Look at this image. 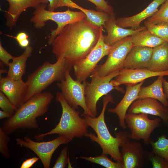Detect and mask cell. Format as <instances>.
Masks as SVG:
<instances>
[{"label":"cell","instance_id":"obj_1","mask_svg":"<svg viewBox=\"0 0 168 168\" xmlns=\"http://www.w3.org/2000/svg\"><path fill=\"white\" fill-rule=\"evenodd\" d=\"M103 26L92 25L86 17L68 24L53 40L52 52L57 58H63L71 68L86 57L96 44Z\"/></svg>","mask_w":168,"mask_h":168},{"label":"cell","instance_id":"obj_2","mask_svg":"<svg viewBox=\"0 0 168 168\" xmlns=\"http://www.w3.org/2000/svg\"><path fill=\"white\" fill-rule=\"evenodd\" d=\"M102 100V110L98 117H92L89 115L83 116L88 126L93 129L97 136L94 133H88L85 136L97 143L102 149V153L109 155L114 161L123 164L119 147L130 140V133L127 131H121L114 133L115 137L112 135L105 123V114L108 104H114L115 102L110 94L104 96Z\"/></svg>","mask_w":168,"mask_h":168},{"label":"cell","instance_id":"obj_3","mask_svg":"<svg viewBox=\"0 0 168 168\" xmlns=\"http://www.w3.org/2000/svg\"><path fill=\"white\" fill-rule=\"evenodd\" d=\"M54 97L52 93L47 91L33 96L17 109L12 117L3 122L1 127L2 130L9 135L20 129L39 128L37 118L48 111Z\"/></svg>","mask_w":168,"mask_h":168},{"label":"cell","instance_id":"obj_4","mask_svg":"<svg viewBox=\"0 0 168 168\" xmlns=\"http://www.w3.org/2000/svg\"><path fill=\"white\" fill-rule=\"evenodd\" d=\"M55 100L60 103L62 108V114L59 123L50 131L35 135V139L40 141L46 136L57 134L72 141L75 138H81L85 136L88 133V126L84 118L80 116L79 112L67 103L61 92H57Z\"/></svg>","mask_w":168,"mask_h":168},{"label":"cell","instance_id":"obj_5","mask_svg":"<svg viewBox=\"0 0 168 168\" xmlns=\"http://www.w3.org/2000/svg\"><path fill=\"white\" fill-rule=\"evenodd\" d=\"M71 69L63 58H59L54 63L45 62L28 75L26 82L27 90L25 102L33 96L41 93L54 82L64 79L66 72Z\"/></svg>","mask_w":168,"mask_h":168},{"label":"cell","instance_id":"obj_6","mask_svg":"<svg viewBox=\"0 0 168 168\" xmlns=\"http://www.w3.org/2000/svg\"><path fill=\"white\" fill-rule=\"evenodd\" d=\"M46 4L41 3L35 8L30 21L34 24V27L41 29L49 20L54 21L57 24V27L52 30L49 37L48 43L52 44L53 42L60 30L66 25L81 20L86 17V14L82 11H73L69 8L63 12H55L45 9Z\"/></svg>","mask_w":168,"mask_h":168},{"label":"cell","instance_id":"obj_7","mask_svg":"<svg viewBox=\"0 0 168 168\" xmlns=\"http://www.w3.org/2000/svg\"><path fill=\"white\" fill-rule=\"evenodd\" d=\"M119 71L112 72L104 77L98 74L96 68L90 77L91 80L87 83L85 88L86 101L90 116L96 117L97 114V104L102 96L114 89L123 91V89L114 85L112 79L118 74Z\"/></svg>","mask_w":168,"mask_h":168},{"label":"cell","instance_id":"obj_8","mask_svg":"<svg viewBox=\"0 0 168 168\" xmlns=\"http://www.w3.org/2000/svg\"><path fill=\"white\" fill-rule=\"evenodd\" d=\"M103 29L96 44L84 58L76 62L73 68L76 80L82 82L86 81L96 68L97 64L104 57L108 55L111 45L106 44L104 41Z\"/></svg>","mask_w":168,"mask_h":168},{"label":"cell","instance_id":"obj_9","mask_svg":"<svg viewBox=\"0 0 168 168\" xmlns=\"http://www.w3.org/2000/svg\"><path fill=\"white\" fill-rule=\"evenodd\" d=\"M134 46L131 36L123 38L111 45L105 62L96 68L98 75L104 77L124 68V63L128 54Z\"/></svg>","mask_w":168,"mask_h":168},{"label":"cell","instance_id":"obj_10","mask_svg":"<svg viewBox=\"0 0 168 168\" xmlns=\"http://www.w3.org/2000/svg\"><path fill=\"white\" fill-rule=\"evenodd\" d=\"M70 71L66 72L65 78L57 83V86L61 90L63 96L71 106L77 109L80 106L83 110L82 116H90L85 96V88L88 82L86 81L81 82L74 80L70 74Z\"/></svg>","mask_w":168,"mask_h":168},{"label":"cell","instance_id":"obj_11","mask_svg":"<svg viewBox=\"0 0 168 168\" xmlns=\"http://www.w3.org/2000/svg\"><path fill=\"white\" fill-rule=\"evenodd\" d=\"M148 114L143 113H127L125 122L130 130L131 139L143 140L145 145L150 144L151 135L152 132L160 124L162 119L159 117L154 119L148 118Z\"/></svg>","mask_w":168,"mask_h":168},{"label":"cell","instance_id":"obj_12","mask_svg":"<svg viewBox=\"0 0 168 168\" xmlns=\"http://www.w3.org/2000/svg\"><path fill=\"white\" fill-rule=\"evenodd\" d=\"M70 141L68 138L61 136L47 142L35 141L27 136L23 139H16L17 145L28 148L34 152L41 160L44 168L50 167L52 156L56 149L60 145L67 144Z\"/></svg>","mask_w":168,"mask_h":168},{"label":"cell","instance_id":"obj_13","mask_svg":"<svg viewBox=\"0 0 168 168\" xmlns=\"http://www.w3.org/2000/svg\"><path fill=\"white\" fill-rule=\"evenodd\" d=\"M128 113H143L160 118L168 125V107L158 100L151 98L137 99L132 104L128 110Z\"/></svg>","mask_w":168,"mask_h":168},{"label":"cell","instance_id":"obj_14","mask_svg":"<svg viewBox=\"0 0 168 168\" xmlns=\"http://www.w3.org/2000/svg\"><path fill=\"white\" fill-rule=\"evenodd\" d=\"M27 90L26 82L14 80L8 76L1 77L0 90L18 109L25 102Z\"/></svg>","mask_w":168,"mask_h":168},{"label":"cell","instance_id":"obj_15","mask_svg":"<svg viewBox=\"0 0 168 168\" xmlns=\"http://www.w3.org/2000/svg\"><path fill=\"white\" fill-rule=\"evenodd\" d=\"M168 76V70L161 72H154L147 68L133 69L123 68L119 72L115 79L112 80L117 87L121 84L126 86L133 85L151 77Z\"/></svg>","mask_w":168,"mask_h":168},{"label":"cell","instance_id":"obj_16","mask_svg":"<svg viewBox=\"0 0 168 168\" xmlns=\"http://www.w3.org/2000/svg\"><path fill=\"white\" fill-rule=\"evenodd\" d=\"M121 147V153L124 168H139L144 163L145 151L140 143L129 140Z\"/></svg>","mask_w":168,"mask_h":168},{"label":"cell","instance_id":"obj_17","mask_svg":"<svg viewBox=\"0 0 168 168\" xmlns=\"http://www.w3.org/2000/svg\"><path fill=\"white\" fill-rule=\"evenodd\" d=\"M144 81L133 85L126 86L125 94L120 101L114 108L108 110L109 112L114 113L118 116L120 126L124 129L127 127L125 117L128 108L136 100L142 86Z\"/></svg>","mask_w":168,"mask_h":168},{"label":"cell","instance_id":"obj_18","mask_svg":"<svg viewBox=\"0 0 168 168\" xmlns=\"http://www.w3.org/2000/svg\"><path fill=\"white\" fill-rule=\"evenodd\" d=\"M152 52L153 48L133 46L127 56L124 68H147L151 63Z\"/></svg>","mask_w":168,"mask_h":168},{"label":"cell","instance_id":"obj_19","mask_svg":"<svg viewBox=\"0 0 168 168\" xmlns=\"http://www.w3.org/2000/svg\"><path fill=\"white\" fill-rule=\"evenodd\" d=\"M6 0L9 3L8 10L5 11L6 25L11 29L16 26L21 14L27 8L32 7L35 9L41 3H48L46 0Z\"/></svg>","mask_w":168,"mask_h":168},{"label":"cell","instance_id":"obj_20","mask_svg":"<svg viewBox=\"0 0 168 168\" xmlns=\"http://www.w3.org/2000/svg\"><path fill=\"white\" fill-rule=\"evenodd\" d=\"M103 27L107 33V35L104 36V42L110 46L123 38L132 36L139 31L147 29L145 26L135 30L122 28L117 24L114 13L110 14L109 19L105 22Z\"/></svg>","mask_w":168,"mask_h":168},{"label":"cell","instance_id":"obj_21","mask_svg":"<svg viewBox=\"0 0 168 168\" xmlns=\"http://www.w3.org/2000/svg\"><path fill=\"white\" fill-rule=\"evenodd\" d=\"M166 0H153L143 10L134 16L116 19V23L119 26L123 28L131 27L133 29L140 28V24L144 20L153 15L158 10L160 6Z\"/></svg>","mask_w":168,"mask_h":168},{"label":"cell","instance_id":"obj_22","mask_svg":"<svg viewBox=\"0 0 168 168\" xmlns=\"http://www.w3.org/2000/svg\"><path fill=\"white\" fill-rule=\"evenodd\" d=\"M60 7H67L68 8L77 9L86 15L88 21L93 25L101 27L110 18V14L102 11H96L87 9L79 6L71 0H60Z\"/></svg>","mask_w":168,"mask_h":168},{"label":"cell","instance_id":"obj_23","mask_svg":"<svg viewBox=\"0 0 168 168\" xmlns=\"http://www.w3.org/2000/svg\"><path fill=\"white\" fill-rule=\"evenodd\" d=\"M163 76H159L157 79L148 86L141 87L136 100L145 98L156 99L168 107V100L165 95L163 87Z\"/></svg>","mask_w":168,"mask_h":168},{"label":"cell","instance_id":"obj_24","mask_svg":"<svg viewBox=\"0 0 168 168\" xmlns=\"http://www.w3.org/2000/svg\"><path fill=\"white\" fill-rule=\"evenodd\" d=\"M147 69L154 72L168 70V43L165 42L153 48L151 63Z\"/></svg>","mask_w":168,"mask_h":168},{"label":"cell","instance_id":"obj_25","mask_svg":"<svg viewBox=\"0 0 168 168\" xmlns=\"http://www.w3.org/2000/svg\"><path fill=\"white\" fill-rule=\"evenodd\" d=\"M32 51V47L29 46L21 55L13 57L12 62L10 63L8 65L7 76L15 80L22 79V76L26 72V61L31 56Z\"/></svg>","mask_w":168,"mask_h":168},{"label":"cell","instance_id":"obj_26","mask_svg":"<svg viewBox=\"0 0 168 168\" xmlns=\"http://www.w3.org/2000/svg\"><path fill=\"white\" fill-rule=\"evenodd\" d=\"M134 46L153 48L165 42L147 29L139 31L131 36Z\"/></svg>","mask_w":168,"mask_h":168},{"label":"cell","instance_id":"obj_27","mask_svg":"<svg viewBox=\"0 0 168 168\" xmlns=\"http://www.w3.org/2000/svg\"><path fill=\"white\" fill-rule=\"evenodd\" d=\"M150 144L153 153L161 156L168 161V138L166 135L159 137L155 142L151 140Z\"/></svg>","mask_w":168,"mask_h":168},{"label":"cell","instance_id":"obj_28","mask_svg":"<svg viewBox=\"0 0 168 168\" xmlns=\"http://www.w3.org/2000/svg\"><path fill=\"white\" fill-rule=\"evenodd\" d=\"M80 158L91 162L101 165L106 168H124L123 164L114 162L110 159L107 154L102 153L99 156L94 157L81 156Z\"/></svg>","mask_w":168,"mask_h":168},{"label":"cell","instance_id":"obj_29","mask_svg":"<svg viewBox=\"0 0 168 168\" xmlns=\"http://www.w3.org/2000/svg\"><path fill=\"white\" fill-rule=\"evenodd\" d=\"M144 24L148 30L168 43V23L153 24L146 21Z\"/></svg>","mask_w":168,"mask_h":168},{"label":"cell","instance_id":"obj_30","mask_svg":"<svg viewBox=\"0 0 168 168\" xmlns=\"http://www.w3.org/2000/svg\"><path fill=\"white\" fill-rule=\"evenodd\" d=\"M147 21L153 24L168 23V0L163 3L160 9Z\"/></svg>","mask_w":168,"mask_h":168},{"label":"cell","instance_id":"obj_31","mask_svg":"<svg viewBox=\"0 0 168 168\" xmlns=\"http://www.w3.org/2000/svg\"><path fill=\"white\" fill-rule=\"evenodd\" d=\"M145 155L146 158L152 163L153 168H168V161L161 156L148 151H145Z\"/></svg>","mask_w":168,"mask_h":168},{"label":"cell","instance_id":"obj_32","mask_svg":"<svg viewBox=\"0 0 168 168\" xmlns=\"http://www.w3.org/2000/svg\"><path fill=\"white\" fill-rule=\"evenodd\" d=\"M10 138L8 135L6 134L0 127V152L3 156L6 158L10 157V153L8 147V142Z\"/></svg>","mask_w":168,"mask_h":168},{"label":"cell","instance_id":"obj_33","mask_svg":"<svg viewBox=\"0 0 168 168\" xmlns=\"http://www.w3.org/2000/svg\"><path fill=\"white\" fill-rule=\"evenodd\" d=\"M0 108L1 110L13 115L17 109L1 91H0Z\"/></svg>","mask_w":168,"mask_h":168},{"label":"cell","instance_id":"obj_34","mask_svg":"<svg viewBox=\"0 0 168 168\" xmlns=\"http://www.w3.org/2000/svg\"><path fill=\"white\" fill-rule=\"evenodd\" d=\"M68 148L65 147L62 150L53 166V168H64L67 165L68 161Z\"/></svg>","mask_w":168,"mask_h":168},{"label":"cell","instance_id":"obj_35","mask_svg":"<svg viewBox=\"0 0 168 168\" xmlns=\"http://www.w3.org/2000/svg\"><path fill=\"white\" fill-rule=\"evenodd\" d=\"M94 4L101 11L111 14L113 13L111 6L108 4L105 0H87Z\"/></svg>","mask_w":168,"mask_h":168},{"label":"cell","instance_id":"obj_36","mask_svg":"<svg viewBox=\"0 0 168 168\" xmlns=\"http://www.w3.org/2000/svg\"><path fill=\"white\" fill-rule=\"evenodd\" d=\"M6 35L15 39L19 45L21 47L26 48L29 46V40L28 39V36L26 33L24 32H19L16 36H13L7 34H6Z\"/></svg>","mask_w":168,"mask_h":168},{"label":"cell","instance_id":"obj_37","mask_svg":"<svg viewBox=\"0 0 168 168\" xmlns=\"http://www.w3.org/2000/svg\"><path fill=\"white\" fill-rule=\"evenodd\" d=\"M14 57L8 53L2 47L1 42L0 43V59L6 65L8 66L9 61L12 59Z\"/></svg>","mask_w":168,"mask_h":168},{"label":"cell","instance_id":"obj_38","mask_svg":"<svg viewBox=\"0 0 168 168\" xmlns=\"http://www.w3.org/2000/svg\"><path fill=\"white\" fill-rule=\"evenodd\" d=\"M39 157H34L26 159L22 163L21 168H30L39 159Z\"/></svg>","mask_w":168,"mask_h":168},{"label":"cell","instance_id":"obj_39","mask_svg":"<svg viewBox=\"0 0 168 168\" xmlns=\"http://www.w3.org/2000/svg\"><path fill=\"white\" fill-rule=\"evenodd\" d=\"M49 3L48 10L54 11V10L60 7V0H46Z\"/></svg>","mask_w":168,"mask_h":168},{"label":"cell","instance_id":"obj_40","mask_svg":"<svg viewBox=\"0 0 168 168\" xmlns=\"http://www.w3.org/2000/svg\"><path fill=\"white\" fill-rule=\"evenodd\" d=\"M163 87L165 95L168 100V82L164 78L163 81Z\"/></svg>","mask_w":168,"mask_h":168},{"label":"cell","instance_id":"obj_41","mask_svg":"<svg viewBox=\"0 0 168 168\" xmlns=\"http://www.w3.org/2000/svg\"><path fill=\"white\" fill-rule=\"evenodd\" d=\"M12 115L3 111L2 110H0V119H2L6 118H9L12 117Z\"/></svg>","mask_w":168,"mask_h":168}]
</instances>
